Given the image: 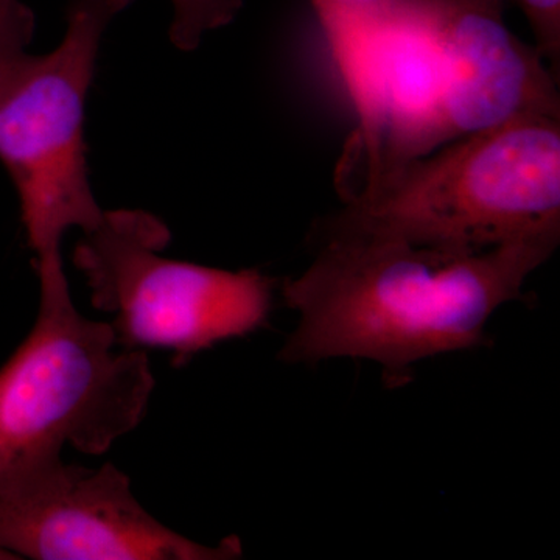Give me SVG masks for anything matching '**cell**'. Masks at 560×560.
Listing matches in <instances>:
<instances>
[{
    "label": "cell",
    "mask_w": 560,
    "mask_h": 560,
    "mask_svg": "<svg viewBox=\"0 0 560 560\" xmlns=\"http://www.w3.org/2000/svg\"><path fill=\"white\" fill-rule=\"evenodd\" d=\"M3 559H16V558H14L13 555H10V552H7L5 550H2V548H0V560H3Z\"/></svg>",
    "instance_id": "obj_12"
},
{
    "label": "cell",
    "mask_w": 560,
    "mask_h": 560,
    "mask_svg": "<svg viewBox=\"0 0 560 560\" xmlns=\"http://www.w3.org/2000/svg\"><path fill=\"white\" fill-rule=\"evenodd\" d=\"M534 35V46L552 72L560 60V0H515Z\"/></svg>",
    "instance_id": "obj_10"
},
{
    "label": "cell",
    "mask_w": 560,
    "mask_h": 560,
    "mask_svg": "<svg viewBox=\"0 0 560 560\" xmlns=\"http://www.w3.org/2000/svg\"><path fill=\"white\" fill-rule=\"evenodd\" d=\"M35 14L21 0H0V94L28 58Z\"/></svg>",
    "instance_id": "obj_9"
},
{
    "label": "cell",
    "mask_w": 560,
    "mask_h": 560,
    "mask_svg": "<svg viewBox=\"0 0 560 560\" xmlns=\"http://www.w3.org/2000/svg\"><path fill=\"white\" fill-rule=\"evenodd\" d=\"M319 24L382 16L396 0H311Z\"/></svg>",
    "instance_id": "obj_11"
},
{
    "label": "cell",
    "mask_w": 560,
    "mask_h": 560,
    "mask_svg": "<svg viewBox=\"0 0 560 560\" xmlns=\"http://www.w3.org/2000/svg\"><path fill=\"white\" fill-rule=\"evenodd\" d=\"M171 231L143 210H105L83 232L73 264L124 348L172 350L183 366L202 350L267 327L276 282L162 256Z\"/></svg>",
    "instance_id": "obj_5"
},
{
    "label": "cell",
    "mask_w": 560,
    "mask_h": 560,
    "mask_svg": "<svg viewBox=\"0 0 560 560\" xmlns=\"http://www.w3.org/2000/svg\"><path fill=\"white\" fill-rule=\"evenodd\" d=\"M0 548L35 560H232L242 541L217 547L180 536L143 510L110 463L86 469L61 453L0 469Z\"/></svg>",
    "instance_id": "obj_6"
},
{
    "label": "cell",
    "mask_w": 560,
    "mask_h": 560,
    "mask_svg": "<svg viewBox=\"0 0 560 560\" xmlns=\"http://www.w3.org/2000/svg\"><path fill=\"white\" fill-rule=\"evenodd\" d=\"M560 234L475 253L386 238L315 241L307 270L282 285L300 316L279 357L287 363L364 359L394 386L419 361L486 345V326L558 248Z\"/></svg>",
    "instance_id": "obj_1"
},
{
    "label": "cell",
    "mask_w": 560,
    "mask_h": 560,
    "mask_svg": "<svg viewBox=\"0 0 560 560\" xmlns=\"http://www.w3.org/2000/svg\"><path fill=\"white\" fill-rule=\"evenodd\" d=\"M109 323L91 320L70 293L39 298L35 326L0 368V469L61 453L101 456L149 410L153 371L140 349H117Z\"/></svg>",
    "instance_id": "obj_4"
},
{
    "label": "cell",
    "mask_w": 560,
    "mask_h": 560,
    "mask_svg": "<svg viewBox=\"0 0 560 560\" xmlns=\"http://www.w3.org/2000/svg\"><path fill=\"white\" fill-rule=\"evenodd\" d=\"M131 2L75 0L61 43L28 55L0 94V161L20 195L39 296L70 291L62 238L92 230L105 213L88 175L84 106L103 35Z\"/></svg>",
    "instance_id": "obj_3"
},
{
    "label": "cell",
    "mask_w": 560,
    "mask_h": 560,
    "mask_svg": "<svg viewBox=\"0 0 560 560\" xmlns=\"http://www.w3.org/2000/svg\"><path fill=\"white\" fill-rule=\"evenodd\" d=\"M445 75L448 142L530 116L560 117L558 77L504 22L503 0H419Z\"/></svg>",
    "instance_id": "obj_7"
},
{
    "label": "cell",
    "mask_w": 560,
    "mask_h": 560,
    "mask_svg": "<svg viewBox=\"0 0 560 560\" xmlns=\"http://www.w3.org/2000/svg\"><path fill=\"white\" fill-rule=\"evenodd\" d=\"M171 38L180 50H195L210 32L226 27L242 9V0H171Z\"/></svg>",
    "instance_id": "obj_8"
},
{
    "label": "cell",
    "mask_w": 560,
    "mask_h": 560,
    "mask_svg": "<svg viewBox=\"0 0 560 560\" xmlns=\"http://www.w3.org/2000/svg\"><path fill=\"white\" fill-rule=\"evenodd\" d=\"M315 241L386 238L475 253L560 234V117L471 132L338 191Z\"/></svg>",
    "instance_id": "obj_2"
}]
</instances>
